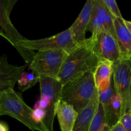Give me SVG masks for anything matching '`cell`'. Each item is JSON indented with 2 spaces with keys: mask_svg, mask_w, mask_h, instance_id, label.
<instances>
[{
  "mask_svg": "<svg viewBox=\"0 0 131 131\" xmlns=\"http://www.w3.org/2000/svg\"><path fill=\"white\" fill-rule=\"evenodd\" d=\"M125 26H127V29H128V31H129V32L131 34V22L129 21V20H125Z\"/></svg>",
  "mask_w": 131,
  "mask_h": 131,
  "instance_id": "cell-24",
  "label": "cell"
},
{
  "mask_svg": "<svg viewBox=\"0 0 131 131\" xmlns=\"http://www.w3.org/2000/svg\"><path fill=\"white\" fill-rule=\"evenodd\" d=\"M130 107H131V83H130Z\"/></svg>",
  "mask_w": 131,
  "mask_h": 131,
  "instance_id": "cell-25",
  "label": "cell"
},
{
  "mask_svg": "<svg viewBox=\"0 0 131 131\" xmlns=\"http://www.w3.org/2000/svg\"><path fill=\"white\" fill-rule=\"evenodd\" d=\"M0 131H9V127L5 123L0 122Z\"/></svg>",
  "mask_w": 131,
  "mask_h": 131,
  "instance_id": "cell-23",
  "label": "cell"
},
{
  "mask_svg": "<svg viewBox=\"0 0 131 131\" xmlns=\"http://www.w3.org/2000/svg\"><path fill=\"white\" fill-rule=\"evenodd\" d=\"M56 116L61 131H73L78 116L73 106L61 100L57 106Z\"/></svg>",
  "mask_w": 131,
  "mask_h": 131,
  "instance_id": "cell-15",
  "label": "cell"
},
{
  "mask_svg": "<svg viewBox=\"0 0 131 131\" xmlns=\"http://www.w3.org/2000/svg\"><path fill=\"white\" fill-rule=\"evenodd\" d=\"M67 54L68 51L64 50L38 51L28 66L39 78L58 79Z\"/></svg>",
  "mask_w": 131,
  "mask_h": 131,
  "instance_id": "cell-5",
  "label": "cell"
},
{
  "mask_svg": "<svg viewBox=\"0 0 131 131\" xmlns=\"http://www.w3.org/2000/svg\"><path fill=\"white\" fill-rule=\"evenodd\" d=\"M98 95L78 113L73 131H89L90 125L96 114L98 106Z\"/></svg>",
  "mask_w": 131,
  "mask_h": 131,
  "instance_id": "cell-16",
  "label": "cell"
},
{
  "mask_svg": "<svg viewBox=\"0 0 131 131\" xmlns=\"http://www.w3.org/2000/svg\"><path fill=\"white\" fill-rule=\"evenodd\" d=\"M0 36H1V33H0Z\"/></svg>",
  "mask_w": 131,
  "mask_h": 131,
  "instance_id": "cell-26",
  "label": "cell"
},
{
  "mask_svg": "<svg viewBox=\"0 0 131 131\" xmlns=\"http://www.w3.org/2000/svg\"><path fill=\"white\" fill-rule=\"evenodd\" d=\"M39 81V78L32 71L23 72L17 81L19 89L21 92H24L33 87Z\"/></svg>",
  "mask_w": 131,
  "mask_h": 131,
  "instance_id": "cell-17",
  "label": "cell"
},
{
  "mask_svg": "<svg viewBox=\"0 0 131 131\" xmlns=\"http://www.w3.org/2000/svg\"><path fill=\"white\" fill-rule=\"evenodd\" d=\"M26 66H17L9 63L7 56H0V95L14 88Z\"/></svg>",
  "mask_w": 131,
  "mask_h": 131,
  "instance_id": "cell-11",
  "label": "cell"
},
{
  "mask_svg": "<svg viewBox=\"0 0 131 131\" xmlns=\"http://www.w3.org/2000/svg\"><path fill=\"white\" fill-rule=\"evenodd\" d=\"M88 38L68 52L58 80L62 86L77 80L87 73H93L98 62Z\"/></svg>",
  "mask_w": 131,
  "mask_h": 131,
  "instance_id": "cell-1",
  "label": "cell"
},
{
  "mask_svg": "<svg viewBox=\"0 0 131 131\" xmlns=\"http://www.w3.org/2000/svg\"><path fill=\"white\" fill-rule=\"evenodd\" d=\"M113 79L121 101V116L131 111L130 87L131 83V61L120 59L113 63Z\"/></svg>",
  "mask_w": 131,
  "mask_h": 131,
  "instance_id": "cell-7",
  "label": "cell"
},
{
  "mask_svg": "<svg viewBox=\"0 0 131 131\" xmlns=\"http://www.w3.org/2000/svg\"><path fill=\"white\" fill-rule=\"evenodd\" d=\"M93 0L86 1L78 17L69 27L74 42L77 44H80L86 41V33L90 21Z\"/></svg>",
  "mask_w": 131,
  "mask_h": 131,
  "instance_id": "cell-12",
  "label": "cell"
},
{
  "mask_svg": "<svg viewBox=\"0 0 131 131\" xmlns=\"http://www.w3.org/2000/svg\"><path fill=\"white\" fill-rule=\"evenodd\" d=\"M74 42L69 28L48 38L38 40L21 41L17 45L18 51L27 65H30L33 60L35 51H57L64 50L68 52L77 46Z\"/></svg>",
  "mask_w": 131,
  "mask_h": 131,
  "instance_id": "cell-2",
  "label": "cell"
},
{
  "mask_svg": "<svg viewBox=\"0 0 131 131\" xmlns=\"http://www.w3.org/2000/svg\"><path fill=\"white\" fill-rule=\"evenodd\" d=\"M114 25L121 58L131 61V34L125 26V19L114 17Z\"/></svg>",
  "mask_w": 131,
  "mask_h": 131,
  "instance_id": "cell-13",
  "label": "cell"
},
{
  "mask_svg": "<svg viewBox=\"0 0 131 131\" xmlns=\"http://www.w3.org/2000/svg\"><path fill=\"white\" fill-rule=\"evenodd\" d=\"M94 36L100 32H106L116 37L114 25V17L104 3V0H93L92 12L86 32Z\"/></svg>",
  "mask_w": 131,
  "mask_h": 131,
  "instance_id": "cell-8",
  "label": "cell"
},
{
  "mask_svg": "<svg viewBox=\"0 0 131 131\" xmlns=\"http://www.w3.org/2000/svg\"><path fill=\"white\" fill-rule=\"evenodd\" d=\"M119 122L127 131H131V111L122 115Z\"/></svg>",
  "mask_w": 131,
  "mask_h": 131,
  "instance_id": "cell-20",
  "label": "cell"
},
{
  "mask_svg": "<svg viewBox=\"0 0 131 131\" xmlns=\"http://www.w3.org/2000/svg\"><path fill=\"white\" fill-rule=\"evenodd\" d=\"M88 40L98 60H107L114 63L121 59L116 39L109 33L100 32L91 36Z\"/></svg>",
  "mask_w": 131,
  "mask_h": 131,
  "instance_id": "cell-9",
  "label": "cell"
},
{
  "mask_svg": "<svg viewBox=\"0 0 131 131\" xmlns=\"http://www.w3.org/2000/svg\"><path fill=\"white\" fill-rule=\"evenodd\" d=\"M17 0H0V33L15 49L19 42L25 40L10 20V14Z\"/></svg>",
  "mask_w": 131,
  "mask_h": 131,
  "instance_id": "cell-10",
  "label": "cell"
},
{
  "mask_svg": "<svg viewBox=\"0 0 131 131\" xmlns=\"http://www.w3.org/2000/svg\"><path fill=\"white\" fill-rule=\"evenodd\" d=\"M98 95L93 73H87L80 79L63 86L61 100L73 106L79 113Z\"/></svg>",
  "mask_w": 131,
  "mask_h": 131,
  "instance_id": "cell-4",
  "label": "cell"
},
{
  "mask_svg": "<svg viewBox=\"0 0 131 131\" xmlns=\"http://www.w3.org/2000/svg\"><path fill=\"white\" fill-rule=\"evenodd\" d=\"M33 110L14 89L0 95V116L2 115L11 116L32 131H48L43 124H39L34 121L32 117Z\"/></svg>",
  "mask_w": 131,
  "mask_h": 131,
  "instance_id": "cell-3",
  "label": "cell"
},
{
  "mask_svg": "<svg viewBox=\"0 0 131 131\" xmlns=\"http://www.w3.org/2000/svg\"><path fill=\"white\" fill-rule=\"evenodd\" d=\"M104 2L106 5L109 11L114 18H119V19L123 18L120 10L117 5L116 1L114 0H104Z\"/></svg>",
  "mask_w": 131,
  "mask_h": 131,
  "instance_id": "cell-18",
  "label": "cell"
},
{
  "mask_svg": "<svg viewBox=\"0 0 131 131\" xmlns=\"http://www.w3.org/2000/svg\"><path fill=\"white\" fill-rule=\"evenodd\" d=\"M110 131H127V130L123 127L122 124H121L119 122H118L116 124H115L114 126L112 127Z\"/></svg>",
  "mask_w": 131,
  "mask_h": 131,
  "instance_id": "cell-22",
  "label": "cell"
},
{
  "mask_svg": "<svg viewBox=\"0 0 131 131\" xmlns=\"http://www.w3.org/2000/svg\"><path fill=\"white\" fill-rule=\"evenodd\" d=\"M113 73V63L107 60H99L95 72L94 80L98 92H101L109 88Z\"/></svg>",
  "mask_w": 131,
  "mask_h": 131,
  "instance_id": "cell-14",
  "label": "cell"
},
{
  "mask_svg": "<svg viewBox=\"0 0 131 131\" xmlns=\"http://www.w3.org/2000/svg\"><path fill=\"white\" fill-rule=\"evenodd\" d=\"M48 103L44 99L41 98L40 99L37 101L34 105V109H41V110H46L48 108Z\"/></svg>",
  "mask_w": 131,
  "mask_h": 131,
  "instance_id": "cell-21",
  "label": "cell"
},
{
  "mask_svg": "<svg viewBox=\"0 0 131 131\" xmlns=\"http://www.w3.org/2000/svg\"><path fill=\"white\" fill-rule=\"evenodd\" d=\"M41 98L47 102L46 115L43 120L44 125L48 131H53V123L56 116V108L62 99L63 86L58 79L49 78H40Z\"/></svg>",
  "mask_w": 131,
  "mask_h": 131,
  "instance_id": "cell-6",
  "label": "cell"
},
{
  "mask_svg": "<svg viewBox=\"0 0 131 131\" xmlns=\"http://www.w3.org/2000/svg\"><path fill=\"white\" fill-rule=\"evenodd\" d=\"M46 110L41 109H33L32 113V117L34 121L39 124H43L42 122L46 117Z\"/></svg>",
  "mask_w": 131,
  "mask_h": 131,
  "instance_id": "cell-19",
  "label": "cell"
}]
</instances>
